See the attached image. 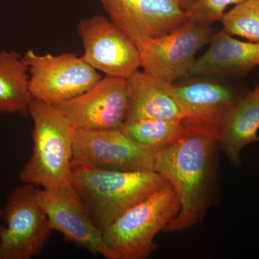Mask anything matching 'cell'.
Returning a JSON list of instances; mask_svg holds the SVG:
<instances>
[{
	"label": "cell",
	"mask_w": 259,
	"mask_h": 259,
	"mask_svg": "<svg viewBox=\"0 0 259 259\" xmlns=\"http://www.w3.org/2000/svg\"><path fill=\"white\" fill-rule=\"evenodd\" d=\"M29 115L33 122V149L19 179L45 190L71 185L76 128L59 109L34 98Z\"/></svg>",
	"instance_id": "7a4b0ae2"
},
{
	"label": "cell",
	"mask_w": 259,
	"mask_h": 259,
	"mask_svg": "<svg viewBox=\"0 0 259 259\" xmlns=\"http://www.w3.org/2000/svg\"><path fill=\"white\" fill-rule=\"evenodd\" d=\"M169 91L182 114L188 134L219 139L228 112L243 95L223 83L201 80L175 85Z\"/></svg>",
	"instance_id": "30bf717a"
},
{
	"label": "cell",
	"mask_w": 259,
	"mask_h": 259,
	"mask_svg": "<svg viewBox=\"0 0 259 259\" xmlns=\"http://www.w3.org/2000/svg\"><path fill=\"white\" fill-rule=\"evenodd\" d=\"M2 218H3V210L0 209V221H1Z\"/></svg>",
	"instance_id": "7402d4cb"
},
{
	"label": "cell",
	"mask_w": 259,
	"mask_h": 259,
	"mask_svg": "<svg viewBox=\"0 0 259 259\" xmlns=\"http://www.w3.org/2000/svg\"><path fill=\"white\" fill-rule=\"evenodd\" d=\"M158 151L137 144L120 129L76 128L72 166L102 171H154Z\"/></svg>",
	"instance_id": "52a82bcc"
},
{
	"label": "cell",
	"mask_w": 259,
	"mask_h": 259,
	"mask_svg": "<svg viewBox=\"0 0 259 259\" xmlns=\"http://www.w3.org/2000/svg\"><path fill=\"white\" fill-rule=\"evenodd\" d=\"M175 1H176L180 5L181 8L186 11L191 5L193 4L195 0H175Z\"/></svg>",
	"instance_id": "44dd1931"
},
{
	"label": "cell",
	"mask_w": 259,
	"mask_h": 259,
	"mask_svg": "<svg viewBox=\"0 0 259 259\" xmlns=\"http://www.w3.org/2000/svg\"><path fill=\"white\" fill-rule=\"evenodd\" d=\"M259 85L234 104L223 123L218 144L233 166H241V152L259 142Z\"/></svg>",
	"instance_id": "2e32d148"
},
{
	"label": "cell",
	"mask_w": 259,
	"mask_h": 259,
	"mask_svg": "<svg viewBox=\"0 0 259 259\" xmlns=\"http://www.w3.org/2000/svg\"><path fill=\"white\" fill-rule=\"evenodd\" d=\"M128 102L127 79L106 76L86 93L54 106L75 128L100 131L120 128Z\"/></svg>",
	"instance_id": "7c38bea8"
},
{
	"label": "cell",
	"mask_w": 259,
	"mask_h": 259,
	"mask_svg": "<svg viewBox=\"0 0 259 259\" xmlns=\"http://www.w3.org/2000/svg\"><path fill=\"white\" fill-rule=\"evenodd\" d=\"M224 31L249 41L259 42V0H245L225 13L221 20Z\"/></svg>",
	"instance_id": "d6986e66"
},
{
	"label": "cell",
	"mask_w": 259,
	"mask_h": 259,
	"mask_svg": "<svg viewBox=\"0 0 259 259\" xmlns=\"http://www.w3.org/2000/svg\"><path fill=\"white\" fill-rule=\"evenodd\" d=\"M83 60L105 76L127 79L141 68L137 46L122 29L102 15L83 18L78 24Z\"/></svg>",
	"instance_id": "ba28073f"
},
{
	"label": "cell",
	"mask_w": 259,
	"mask_h": 259,
	"mask_svg": "<svg viewBox=\"0 0 259 259\" xmlns=\"http://www.w3.org/2000/svg\"><path fill=\"white\" fill-rule=\"evenodd\" d=\"M218 148V139L190 134L156 153L154 171L173 187L180 204L165 233L185 231L203 221L214 199Z\"/></svg>",
	"instance_id": "6da1fadb"
},
{
	"label": "cell",
	"mask_w": 259,
	"mask_h": 259,
	"mask_svg": "<svg viewBox=\"0 0 259 259\" xmlns=\"http://www.w3.org/2000/svg\"><path fill=\"white\" fill-rule=\"evenodd\" d=\"M127 81L129 102L125 122L143 119L182 121V112L170 93L171 83L139 70Z\"/></svg>",
	"instance_id": "9a60e30c"
},
{
	"label": "cell",
	"mask_w": 259,
	"mask_h": 259,
	"mask_svg": "<svg viewBox=\"0 0 259 259\" xmlns=\"http://www.w3.org/2000/svg\"><path fill=\"white\" fill-rule=\"evenodd\" d=\"M23 58L28 66L32 98L51 105L86 93L103 78L82 57L71 53L38 55L29 50Z\"/></svg>",
	"instance_id": "8992f818"
},
{
	"label": "cell",
	"mask_w": 259,
	"mask_h": 259,
	"mask_svg": "<svg viewBox=\"0 0 259 259\" xmlns=\"http://www.w3.org/2000/svg\"><path fill=\"white\" fill-rule=\"evenodd\" d=\"M259 66V42L237 40L221 30L214 32L209 49L196 59L189 74L192 76H238Z\"/></svg>",
	"instance_id": "5bb4252c"
},
{
	"label": "cell",
	"mask_w": 259,
	"mask_h": 259,
	"mask_svg": "<svg viewBox=\"0 0 259 259\" xmlns=\"http://www.w3.org/2000/svg\"><path fill=\"white\" fill-rule=\"evenodd\" d=\"M37 196L53 231L90 253L106 259H119L104 240L103 232L94 223L86 206L72 186L53 190L37 188Z\"/></svg>",
	"instance_id": "8fae6325"
},
{
	"label": "cell",
	"mask_w": 259,
	"mask_h": 259,
	"mask_svg": "<svg viewBox=\"0 0 259 259\" xmlns=\"http://www.w3.org/2000/svg\"><path fill=\"white\" fill-rule=\"evenodd\" d=\"M109 19L137 46L177 30L188 21L175 0H99Z\"/></svg>",
	"instance_id": "4fadbf2b"
},
{
	"label": "cell",
	"mask_w": 259,
	"mask_h": 259,
	"mask_svg": "<svg viewBox=\"0 0 259 259\" xmlns=\"http://www.w3.org/2000/svg\"><path fill=\"white\" fill-rule=\"evenodd\" d=\"M180 209L169 183L124 212L103 231L107 246L119 259H146L156 250L154 238Z\"/></svg>",
	"instance_id": "277c9868"
},
{
	"label": "cell",
	"mask_w": 259,
	"mask_h": 259,
	"mask_svg": "<svg viewBox=\"0 0 259 259\" xmlns=\"http://www.w3.org/2000/svg\"><path fill=\"white\" fill-rule=\"evenodd\" d=\"M245 0H195L193 4L186 10L188 20L211 26L213 23L221 21L225 10L231 5H238Z\"/></svg>",
	"instance_id": "ffe728a7"
},
{
	"label": "cell",
	"mask_w": 259,
	"mask_h": 259,
	"mask_svg": "<svg viewBox=\"0 0 259 259\" xmlns=\"http://www.w3.org/2000/svg\"><path fill=\"white\" fill-rule=\"evenodd\" d=\"M72 169L71 186L102 232L168 183L154 171H102L76 166Z\"/></svg>",
	"instance_id": "3957f363"
},
{
	"label": "cell",
	"mask_w": 259,
	"mask_h": 259,
	"mask_svg": "<svg viewBox=\"0 0 259 259\" xmlns=\"http://www.w3.org/2000/svg\"><path fill=\"white\" fill-rule=\"evenodd\" d=\"M120 130L135 142L155 151L164 149L189 135L182 121L168 119L127 121Z\"/></svg>",
	"instance_id": "ac0fdd59"
},
{
	"label": "cell",
	"mask_w": 259,
	"mask_h": 259,
	"mask_svg": "<svg viewBox=\"0 0 259 259\" xmlns=\"http://www.w3.org/2000/svg\"><path fill=\"white\" fill-rule=\"evenodd\" d=\"M29 83L28 66L23 56L0 50V114L29 115L32 100Z\"/></svg>",
	"instance_id": "e0dca14e"
},
{
	"label": "cell",
	"mask_w": 259,
	"mask_h": 259,
	"mask_svg": "<svg viewBox=\"0 0 259 259\" xmlns=\"http://www.w3.org/2000/svg\"><path fill=\"white\" fill-rule=\"evenodd\" d=\"M0 226V259H30L41 253L53 230L35 185L24 184L10 192Z\"/></svg>",
	"instance_id": "5b68a950"
},
{
	"label": "cell",
	"mask_w": 259,
	"mask_h": 259,
	"mask_svg": "<svg viewBox=\"0 0 259 259\" xmlns=\"http://www.w3.org/2000/svg\"><path fill=\"white\" fill-rule=\"evenodd\" d=\"M213 34L211 26L188 20L173 32L139 45L141 68L165 82L173 83L189 74L196 54L209 44Z\"/></svg>",
	"instance_id": "9c48e42d"
}]
</instances>
